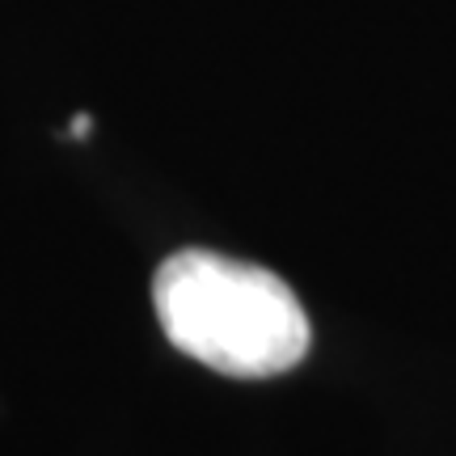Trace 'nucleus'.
<instances>
[{
	"label": "nucleus",
	"instance_id": "obj_1",
	"mask_svg": "<svg viewBox=\"0 0 456 456\" xmlns=\"http://www.w3.org/2000/svg\"><path fill=\"white\" fill-rule=\"evenodd\" d=\"M152 309L165 338L203 368L241 380L292 372L309 355V317L266 266L178 249L152 275Z\"/></svg>",
	"mask_w": 456,
	"mask_h": 456
},
{
	"label": "nucleus",
	"instance_id": "obj_2",
	"mask_svg": "<svg viewBox=\"0 0 456 456\" xmlns=\"http://www.w3.org/2000/svg\"><path fill=\"white\" fill-rule=\"evenodd\" d=\"M89 127H94V118H89V114H77V118H72V135H85Z\"/></svg>",
	"mask_w": 456,
	"mask_h": 456
}]
</instances>
